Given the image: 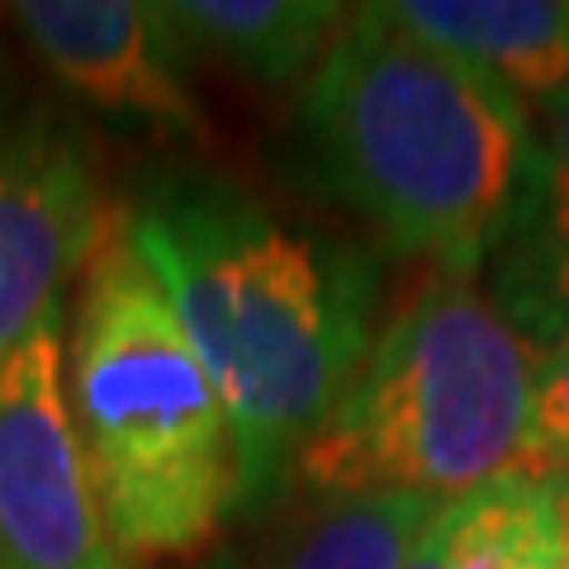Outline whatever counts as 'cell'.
Listing matches in <instances>:
<instances>
[{
	"label": "cell",
	"instance_id": "obj_13",
	"mask_svg": "<svg viewBox=\"0 0 569 569\" xmlns=\"http://www.w3.org/2000/svg\"><path fill=\"white\" fill-rule=\"evenodd\" d=\"M556 565H560V508H556V485L546 479L541 503L531 508L522 531L489 569H556Z\"/></svg>",
	"mask_w": 569,
	"mask_h": 569
},
{
	"label": "cell",
	"instance_id": "obj_11",
	"mask_svg": "<svg viewBox=\"0 0 569 569\" xmlns=\"http://www.w3.org/2000/svg\"><path fill=\"white\" fill-rule=\"evenodd\" d=\"M441 508L418 493L323 498V508L276 541L261 569H403Z\"/></svg>",
	"mask_w": 569,
	"mask_h": 569
},
{
	"label": "cell",
	"instance_id": "obj_6",
	"mask_svg": "<svg viewBox=\"0 0 569 569\" xmlns=\"http://www.w3.org/2000/svg\"><path fill=\"white\" fill-rule=\"evenodd\" d=\"M0 560L10 569H129L71 418L67 309H52L0 361Z\"/></svg>",
	"mask_w": 569,
	"mask_h": 569
},
{
	"label": "cell",
	"instance_id": "obj_15",
	"mask_svg": "<svg viewBox=\"0 0 569 569\" xmlns=\"http://www.w3.org/2000/svg\"><path fill=\"white\" fill-rule=\"evenodd\" d=\"M556 485V508H560V565L556 569H569V479L560 475H546Z\"/></svg>",
	"mask_w": 569,
	"mask_h": 569
},
{
	"label": "cell",
	"instance_id": "obj_10",
	"mask_svg": "<svg viewBox=\"0 0 569 569\" xmlns=\"http://www.w3.org/2000/svg\"><path fill=\"white\" fill-rule=\"evenodd\" d=\"M162 14L186 58L204 52L261 86L309 77L347 24V6L332 0H176Z\"/></svg>",
	"mask_w": 569,
	"mask_h": 569
},
{
	"label": "cell",
	"instance_id": "obj_9",
	"mask_svg": "<svg viewBox=\"0 0 569 569\" xmlns=\"http://www.w3.org/2000/svg\"><path fill=\"white\" fill-rule=\"evenodd\" d=\"M389 20L427 48L475 67L512 96H556L569 86V6L550 0H399Z\"/></svg>",
	"mask_w": 569,
	"mask_h": 569
},
{
	"label": "cell",
	"instance_id": "obj_7",
	"mask_svg": "<svg viewBox=\"0 0 569 569\" xmlns=\"http://www.w3.org/2000/svg\"><path fill=\"white\" fill-rule=\"evenodd\" d=\"M6 14L29 58L86 110L209 142V119L186 81V48L162 6L20 0Z\"/></svg>",
	"mask_w": 569,
	"mask_h": 569
},
{
	"label": "cell",
	"instance_id": "obj_12",
	"mask_svg": "<svg viewBox=\"0 0 569 569\" xmlns=\"http://www.w3.org/2000/svg\"><path fill=\"white\" fill-rule=\"evenodd\" d=\"M569 466V332L546 347L537 403H531V479Z\"/></svg>",
	"mask_w": 569,
	"mask_h": 569
},
{
	"label": "cell",
	"instance_id": "obj_2",
	"mask_svg": "<svg viewBox=\"0 0 569 569\" xmlns=\"http://www.w3.org/2000/svg\"><path fill=\"white\" fill-rule=\"evenodd\" d=\"M309 167L399 257L475 276L518 204L531 162L527 104L427 48L385 6L347 24L299 96Z\"/></svg>",
	"mask_w": 569,
	"mask_h": 569
},
{
	"label": "cell",
	"instance_id": "obj_14",
	"mask_svg": "<svg viewBox=\"0 0 569 569\" xmlns=\"http://www.w3.org/2000/svg\"><path fill=\"white\" fill-rule=\"evenodd\" d=\"M403 569H470L466 550V503H447L437 512V522L422 531V541L408 550Z\"/></svg>",
	"mask_w": 569,
	"mask_h": 569
},
{
	"label": "cell",
	"instance_id": "obj_8",
	"mask_svg": "<svg viewBox=\"0 0 569 569\" xmlns=\"http://www.w3.org/2000/svg\"><path fill=\"white\" fill-rule=\"evenodd\" d=\"M493 305L541 347L569 332V86L541 100L522 176L493 252Z\"/></svg>",
	"mask_w": 569,
	"mask_h": 569
},
{
	"label": "cell",
	"instance_id": "obj_17",
	"mask_svg": "<svg viewBox=\"0 0 569 569\" xmlns=\"http://www.w3.org/2000/svg\"><path fill=\"white\" fill-rule=\"evenodd\" d=\"M565 470H569V466H565Z\"/></svg>",
	"mask_w": 569,
	"mask_h": 569
},
{
	"label": "cell",
	"instance_id": "obj_4",
	"mask_svg": "<svg viewBox=\"0 0 569 569\" xmlns=\"http://www.w3.org/2000/svg\"><path fill=\"white\" fill-rule=\"evenodd\" d=\"M546 347L470 276H432L403 305L290 479L318 498L418 493L456 503L531 470Z\"/></svg>",
	"mask_w": 569,
	"mask_h": 569
},
{
	"label": "cell",
	"instance_id": "obj_3",
	"mask_svg": "<svg viewBox=\"0 0 569 569\" xmlns=\"http://www.w3.org/2000/svg\"><path fill=\"white\" fill-rule=\"evenodd\" d=\"M67 399L129 569L200 550L238 508L233 422L123 209L67 305Z\"/></svg>",
	"mask_w": 569,
	"mask_h": 569
},
{
	"label": "cell",
	"instance_id": "obj_16",
	"mask_svg": "<svg viewBox=\"0 0 569 569\" xmlns=\"http://www.w3.org/2000/svg\"><path fill=\"white\" fill-rule=\"evenodd\" d=\"M0 569H10V565H6V560H0Z\"/></svg>",
	"mask_w": 569,
	"mask_h": 569
},
{
	"label": "cell",
	"instance_id": "obj_1",
	"mask_svg": "<svg viewBox=\"0 0 569 569\" xmlns=\"http://www.w3.org/2000/svg\"><path fill=\"white\" fill-rule=\"evenodd\" d=\"M123 223L228 408L238 508H261L376 347V271L204 171L152 181Z\"/></svg>",
	"mask_w": 569,
	"mask_h": 569
},
{
	"label": "cell",
	"instance_id": "obj_5",
	"mask_svg": "<svg viewBox=\"0 0 569 569\" xmlns=\"http://www.w3.org/2000/svg\"><path fill=\"white\" fill-rule=\"evenodd\" d=\"M110 213L71 114L0 67V361L67 309Z\"/></svg>",
	"mask_w": 569,
	"mask_h": 569
}]
</instances>
